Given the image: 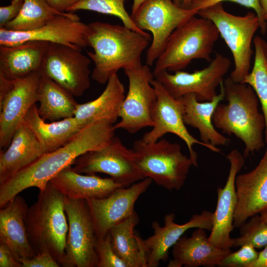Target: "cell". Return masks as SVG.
Returning <instances> with one entry per match:
<instances>
[{
  "instance_id": "obj_1",
  "label": "cell",
  "mask_w": 267,
  "mask_h": 267,
  "mask_svg": "<svg viewBox=\"0 0 267 267\" xmlns=\"http://www.w3.org/2000/svg\"><path fill=\"white\" fill-rule=\"evenodd\" d=\"M115 130L114 124L107 120L94 121L82 128L63 146L44 154L0 183V208L26 189H44L53 178L73 165L81 155L109 143L115 136Z\"/></svg>"
},
{
  "instance_id": "obj_2",
  "label": "cell",
  "mask_w": 267,
  "mask_h": 267,
  "mask_svg": "<svg viewBox=\"0 0 267 267\" xmlns=\"http://www.w3.org/2000/svg\"><path fill=\"white\" fill-rule=\"evenodd\" d=\"M88 25V46L93 52H88L94 68L91 78L104 84L123 69H134L141 67V54L150 39L124 25L94 22Z\"/></svg>"
},
{
  "instance_id": "obj_3",
  "label": "cell",
  "mask_w": 267,
  "mask_h": 267,
  "mask_svg": "<svg viewBox=\"0 0 267 267\" xmlns=\"http://www.w3.org/2000/svg\"><path fill=\"white\" fill-rule=\"evenodd\" d=\"M226 103H219L212 116L214 127L224 134H234L244 144L243 155L262 149L266 143V122L260 111L259 99L252 87L237 83L230 77L223 82Z\"/></svg>"
},
{
  "instance_id": "obj_4",
  "label": "cell",
  "mask_w": 267,
  "mask_h": 267,
  "mask_svg": "<svg viewBox=\"0 0 267 267\" xmlns=\"http://www.w3.org/2000/svg\"><path fill=\"white\" fill-rule=\"evenodd\" d=\"M28 208L25 222L30 243L36 254L48 250L64 267L68 223L65 195L49 182Z\"/></svg>"
},
{
  "instance_id": "obj_5",
  "label": "cell",
  "mask_w": 267,
  "mask_h": 267,
  "mask_svg": "<svg viewBox=\"0 0 267 267\" xmlns=\"http://www.w3.org/2000/svg\"><path fill=\"white\" fill-rule=\"evenodd\" d=\"M220 34L210 20L195 16L176 29L156 61L153 74L166 70L181 71L192 60L211 62V53Z\"/></svg>"
},
{
  "instance_id": "obj_6",
  "label": "cell",
  "mask_w": 267,
  "mask_h": 267,
  "mask_svg": "<svg viewBox=\"0 0 267 267\" xmlns=\"http://www.w3.org/2000/svg\"><path fill=\"white\" fill-rule=\"evenodd\" d=\"M132 149L143 177L169 191L181 189L193 166L190 157L182 153L179 144L165 138L153 142L140 138L133 143Z\"/></svg>"
},
{
  "instance_id": "obj_7",
  "label": "cell",
  "mask_w": 267,
  "mask_h": 267,
  "mask_svg": "<svg viewBox=\"0 0 267 267\" xmlns=\"http://www.w3.org/2000/svg\"><path fill=\"white\" fill-rule=\"evenodd\" d=\"M197 14L210 20L217 28L233 56L234 68L229 77L235 82L243 83L250 73L253 53L252 43L260 28L256 13L234 15L224 10L220 2L200 9Z\"/></svg>"
},
{
  "instance_id": "obj_8",
  "label": "cell",
  "mask_w": 267,
  "mask_h": 267,
  "mask_svg": "<svg viewBox=\"0 0 267 267\" xmlns=\"http://www.w3.org/2000/svg\"><path fill=\"white\" fill-rule=\"evenodd\" d=\"M198 12L180 7L173 0H146L141 4L131 17L139 29L149 31L153 35L146 53V65L151 66L156 61L173 32Z\"/></svg>"
},
{
  "instance_id": "obj_9",
  "label": "cell",
  "mask_w": 267,
  "mask_h": 267,
  "mask_svg": "<svg viewBox=\"0 0 267 267\" xmlns=\"http://www.w3.org/2000/svg\"><path fill=\"white\" fill-rule=\"evenodd\" d=\"M40 71L8 80L0 78V148L5 149L30 109L38 102Z\"/></svg>"
},
{
  "instance_id": "obj_10",
  "label": "cell",
  "mask_w": 267,
  "mask_h": 267,
  "mask_svg": "<svg viewBox=\"0 0 267 267\" xmlns=\"http://www.w3.org/2000/svg\"><path fill=\"white\" fill-rule=\"evenodd\" d=\"M73 165L78 173L107 174L124 187L145 178L137 166L133 150L116 136L103 147L81 155Z\"/></svg>"
},
{
  "instance_id": "obj_11",
  "label": "cell",
  "mask_w": 267,
  "mask_h": 267,
  "mask_svg": "<svg viewBox=\"0 0 267 267\" xmlns=\"http://www.w3.org/2000/svg\"><path fill=\"white\" fill-rule=\"evenodd\" d=\"M124 70L129 81V89L121 106V120L114 124V128L134 134L154 125L152 112L157 95L151 81L154 76L147 65Z\"/></svg>"
},
{
  "instance_id": "obj_12",
  "label": "cell",
  "mask_w": 267,
  "mask_h": 267,
  "mask_svg": "<svg viewBox=\"0 0 267 267\" xmlns=\"http://www.w3.org/2000/svg\"><path fill=\"white\" fill-rule=\"evenodd\" d=\"M90 59L81 50L49 43L40 71L74 96H80L89 88Z\"/></svg>"
},
{
  "instance_id": "obj_13",
  "label": "cell",
  "mask_w": 267,
  "mask_h": 267,
  "mask_svg": "<svg viewBox=\"0 0 267 267\" xmlns=\"http://www.w3.org/2000/svg\"><path fill=\"white\" fill-rule=\"evenodd\" d=\"M151 84L155 89L157 99L152 112L154 125L151 131L143 134L142 139L144 141L153 142L167 134H174L186 144L195 167L198 166V156L193 149L194 144H200L214 152H221L220 148L198 140L188 131L183 121L184 107L181 98L173 97L156 79L152 80Z\"/></svg>"
},
{
  "instance_id": "obj_14",
  "label": "cell",
  "mask_w": 267,
  "mask_h": 267,
  "mask_svg": "<svg viewBox=\"0 0 267 267\" xmlns=\"http://www.w3.org/2000/svg\"><path fill=\"white\" fill-rule=\"evenodd\" d=\"M65 211L68 231L64 267H96L97 238L86 200L65 196Z\"/></svg>"
},
{
  "instance_id": "obj_15",
  "label": "cell",
  "mask_w": 267,
  "mask_h": 267,
  "mask_svg": "<svg viewBox=\"0 0 267 267\" xmlns=\"http://www.w3.org/2000/svg\"><path fill=\"white\" fill-rule=\"evenodd\" d=\"M230 65L229 58L216 53L209 64L201 70L192 73L178 71L174 74L164 70L154 76L155 79L175 98L193 93L198 101H207L212 100L217 95L216 88L223 81Z\"/></svg>"
},
{
  "instance_id": "obj_16",
  "label": "cell",
  "mask_w": 267,
  "mask_h": 267,
  "mask_svg": "<svg viewBox=\"0 0 267 267\" xmlns=\"http://www.w3.org/2000/svg\"><path fill=\"white\" fill-rule=\"evenodd\" d=\"M88 25L71 12L58 15L34 30L15 32L0 28V45L12 46L28 41H42L64 44L82 50L88 46Z\"/></svg>"
},
{
  "instance_id": "obj_17",
  "label": "cell",
  "mask_w": 267,
  "mask_h": 267,
  "mask_svg": "<svg viewBox=\"0 0 267 267\" xmlns=\"http://www.w3.org/2000/svg\"><path fill=\"white\" fill-rule=\"evenodd\" d=\"M152 182L151 178H146L129 186L119 188L106 197L86 200L97 239L104 238L112 227L134 214L135 203Z\"/></svg>"
},
{
  "instance_id": "obj_18",
  "label": "cell",
  "mask_w": 267,
  "mask_h": 267,
  "mask_svg": "<svg viewBox=\"0 0 267 267\" xmlns=\"http://www.w3.org/2000/svg\"><path fill=\"white\" fill-rule=\"evenodd\" d=\"M230 163L228 175L223 188L217 189L218 200L213 213V227L209 240L214 246L224 250L232 247L230 234L233 230L234 215L237 198L235 178L245 163V157L238 150H232L226 156Z\"/></svg>"
},
{
  "instance_id": "obj_19",
  "label": "cell",
  "mask_w": 267,
  "mask_h": 267,
  "mask_svg": "<svg viewBox=\"0 0 267 267\" xmlns=\"http://www.w3.org/2000/svg\"><path fill=\"white\" fill-rule=\"evenodd\" d=\"M213 218V213L204 210L199 214L193 215L187 222L182 224L175 222L174 213L165 215L163 226L157 221L152 222L153 234L143 240L147 255V267H157L161 261H166L170 249L187 230L201 228L211 231Z\"/></svg>"
},
{
  "instance_id": "obj_20",
  "label": "cell",
  "mask_w": 267,
  "mask_h": 267,
  "mask_svg": "<svg viewBox=\"0 0 267 267\" xmlns=\"http://www.w3.org/2000/svg\"><path fill=\"white\" fill-rule=\"evenodd\" d=\"M235 188L237 203L233 225L239 228L250 218L267 209V145L258 165L236 176Z\"/></svg>"
},
{
  "instance_id": "obj_21",
  "label": "cell",
  "mask_w": 267,
  "mask_h": 267,
  "mask_svg": "<svg viewBox=\"0 0 267 267\" xmlns=\"http://www.w3.org/2000/svg\"><path fill=\"white\" fill-rule=\"evenodd\" d=\"M28 209L25 200L17 195L0 210V243L7 245L19 262L36 255L27 231L25 218Z\"/></svg>"
},
{
  "instance_id": "obj_22",
  "label": "cell",
  "mask_w": 267,
  "mask_h": 267,
  "mask_svg": "<svg viewBox=\"0 0 267 267\" xmlns=\"http://www.w3.org/2000/svg\"><path fill=\"white\" fill-rule=\"evenodd\" d=\"M231 251L213 245L205 229L196 228L191 236L182 235L172 247V256L169 267H213L221 265Z\"/></svg>"
},
{
  "instance_id": "obj_23",
  "label": "cell",
  "mask_w": 267,
  "mask_h": 267,
  "mask_svg": "<svg viewBox=\"0 0 267 267\" xmlns=\"http://www.w3.org/2000/svg\"><path fill=\"white\" fill-rule=\"evenodd\" d=\"M49 182L64 195L75 200L104 198L124 187L111 178L78 173L71 166L61 171Z\"/></svg>"
},
{
  "instance_id": "obj_24",
  "label": "cell",
  "mask_w": 267,
  "mask_h": 267,
  "mask_svg": "<svg viewBox=\"0 0 267 267\" xmlns=\"http://www.w3.org/2000/svg\"><path fill=\"white\" fill-rule=\"evenodd\" d=\"M46 152L35 134L24 121L11 140L0 152V183L31 165Z\"/></svg>"
},
{
  "instance_id": "obj_25",
  "label": "cell",
  "mask_w": 267,
  "mask_h": 267,
  "mask_svg": "<svg viewBox=\"0 0 267 267\" xmlns=\"http://www.w3.org/2000/svg\"><path fill=\"white\" fill-rule=\"evenodd\" d=\"M223 82L220 85V93L211 101H199L193 93L180 97L184 107L183 121L185 125L198 130L201 141L215 146L225 145L230 140L218 132L212 123V116L216 107L224 99Z\"/></svg>"
},
{
  "instance_id": "obj_26",
  "label": "cell",
  "mask_w": 267,
  "mask_h": 267,
  "mask_svg": "<svg viewBox=\"0 0 267 267\" xmlns=\"http://www.w3.org/2000/svg\"><path fill=\"white\" fill-rule=\"evenodd\" d=\"M49 43L28 41L12 45H0V78L8 80L40 71Z\"/></svg>"
},
{
  "instance_id": "obj_27",
  "label": "cell",
  "mask_w": 267,
  "mask_h": 267,
  "mask_svg": "<svg viewBox=\"0 0 267 267\" xmlns=\"http://www.w3.org/2000/svg\"><path fill=\"white\" fill-rule=\"evenodd\" d=\"M125 97L124 87L117 74L114 75L109 78L106 88L98 97L77 104L74 117L84 126L103 119L115 124L119 118Z\"/></svg>"
},
{
  "instance_id": "obj_28",
  "label": "cell",
  "mask_w": 267,
  "mask_h": 267,
  "mask_svg": "<svg viewBox=\"0 0 267 267\" xmlns=\"http://www.w3.org/2000/svg\"><path fill=\"white\" fill-rule=\"evenodd\" d=\"M24 121L33 132L46 153L66 144L85 127L74 117L46 122L39 114L36 104L27 112Z\"/></svg>"
},
{
  "instance_id": "obj_29",
  "label": "cell",
  "mask_w": 267,
  "mask_h": 267,
  "mask_svg": "<svg viewBox=\"0 0 267 267\" xmlns=\"http://www.w3.org/2000/svg\"><path fill=\"white\" fill-rule=\"evenodd\" d=\"M139 221L135 212L112 227L108 232L114 251L128 267H147V255L143 240L134 232Z\"/></svg>"
},
{
  "instance_id": "obj_30",
  "label": "cell",
  "mask_w": 267,
  "mask_h": 267,
  "mask_svg": "<svg viewBox=\"0 0 267 267\" xmlns=\"http://www.w3.org/2000/svg\"><path fill=\"white\" fill-rule=\"evenodd\" d=\"M38 102L39 114L44 120L50 122L74 117L78 104L73 95L43 75Z\"/></svg>"
},
{
  "instance_id": "obj_31",
  "label": "cell",
  "mask_w": 267,
  "mask_h": 267,
  "mask_svg": "<svg viewBox=\"0 0 267 267\" xmlns=\"http://www.w3.org/2000/svg\"><path fill=\"white\" fill-rule=\"evenodd\" d=\"M67 13L52 7L47 0H24L18 15L2 28L15 32L30 31L43 26L56 15Z\"/></svg>"
},
{
  "instance_id": "obj_32",
  "label": "cell",
  "mask_w": 267,
  "mask_h": 267,
  "mask_svg": "<svg viewBox=\"0 0 267 267\" xmlns=\"http://www.w3.org/2000/svg\"><path fill=\"white\" fill-rule=\"evenodd\" d=\"M255 57L253 68L243 83L250 86L255 92L262 106L266 128L265 140L267 142V43L259 36L253 39Z\"/></svg>"
},
{
  "instance_id": "obj_33",
  "label": "cell",
  "mask_w": 267,
  "mask_h": 267,
  "mask_svg": "<svg viewBox=\"0 0 267 267\" xmlns=\"http://www.w3.org/2000/svg\"><path fill=\"white\" fill-rule=\"evenodd\" d=\"M126 0H80L68 8L66 11L87 10L114 15L118 17L125 26L150 39V35L139 29L126 10L124 3Z\"/></svg>"
},
{
  "instance_id": "obj_34",
  "label": "cell",
  "mask_w": 267,
  "mask_h": 267,
  "mask_svg": "<svg viewBox=\"0 0 267 267\" xmlns=\"http://www.w3.org/2000/svg\"><path fill=\"white\" fill-rule=\"evenodd\" d=\"M240 236L232 238V247L249 244L256 249L267 245V223L258 214L250 218L240 227Z\"/></svg>"
},
{
  "instance_id": "obj_35",
  "label": "cell",
  "mask_w": 267,
  "mask_h": 267,
  "mask_svg": "<svg viewBox=\"0 0 267 267\" xmlns=\"http://www.w3.org/2000/svg\"><path fill=\"white\" fill-rule=\"evenodd\" d=\"M95 251L97 257L96 267H128L114 251L109 233L101 239H97Z\"/></svg>"
},
{
  "instance_id": "obj_36",
  "label": "cell",
  "mask_w": 267,
  "mask_h": 267,
  "mask_svg": "<svg viewBox=\"0 0 267 267\" xmlns=\"http://www.w3.org/2000/svg\"><path fill=\"white\" fill-rule=\"evenodd\" d=\"M259 252L253 246L246 244L237 251L230 252L220 266L227 267H250L257 259Z\"/></svg>"
},
{
  "instance_id": "obj_37",
  "label": "cell",
  "mask_w": 267,
  "mask_h": 267,
  "mask_svg": "<svg viewBox=\"0 0 267 267\" xmlns=\"http://www.w3.org/2000/svg\"><path fill=\"white\" fill-rule=\"evenodd\" d=\"M229 1L237 3L242 6L253 9L259 20L260 29L262 34L265 35L267 30V23L265 20L259 0H200L192 3L191 9L198 11L218 2Z\"/></svg>"
},
{
  "instance_id": "obj_38",
  "label": "cell",
  "mask_w": 267,
  "mask_h": 267,
  "mask_svg": "<svg viewBox=\"0 0 267 267\" xmlns=\"http://www.w3.org/2000/svg\"><path fill=\"white\" fill-rule=\"evenodd\" d=\"M22 267H59L58 262L48 250L37 254L29 259L20 260Z\"/></svg>"
},
{
  "instance_id": "obj_39",
  "label": "cell",
  "mask_w": 267,
  "mask_h": 267,
  "mask_svg": "<svg viewBox=\"0 0 267 267\" xmlns=\"http://www.w3.org/2000/svg\"><path fill=\"white\" fill-rule=\"evenodd\" d=\"M24 2V0H12L10 4L0 7V28L18 15Z\"/></svg>"
},
{
  "instance_id": "obj_40",
  "label": "cell",
  "mask_w": 267,
  "mask_h": 267,
  "mask_svg": "<svg viewBox=\"0 0 267 267\" xmlns=\"http://www.w3.org/2000/svg\"><path fill=\"white\" fill-rule=\"evenodd\" d=\"M0 267H22L20 262L14 258L9 247L0 243Z\"/></svg>"
},
{
  "instance_id": "obj_41",
  "label": "cell",
  "mask_w": 267,
  "mask_h": 267,
  "mask_svg": "<svg viewBox=\"0 0 267 267\" xmlns=\"http://www.w3.org/2000/svg\"><path fill=\"white\" fill-rule=\"evenodd\" d=\"M80 0H47L49 5L56 10L65 12L68 8Z\"/></svg>"
},
{
  "instance_id": "obj_42",
  "label": "cell",
  "mask_w": 267,
  "mask_h": 267,
  "mask_svg": "<svg viewBox=\"0 0 267 267\" xmlns=\"http://www.w3.org/2000/svg\"><path fill=\"white\" fill-rule=\"evenodd\" d=\"M250 267H267V245L259 252L257 259Z\"/></svg>"
},
{
  "instance_id": "obj_43",
  "label": "cell",
  "mask_w": 267,
  "mask_h": 267,
  "mask_svg": "<svg viewBox=\"0 0 267 267\" xmlns=\"http://www.w3.org/2000/svg\"><path fill=\"white\" fill-rule=\"evenodd\" d=\"M265 20L267 22V0H259Z\"/></svg>"
},
{
  "instance_id": "obj_44",
  "label": "cell",
  "mask_w": 267,
  "mask_h": 267,
  "mask_svg": "<svg viewBox=\"0 0 267 267\" xmlns=\"http://www.w3.org/2000/svg\"><path fill=\"white\" fill-rule=\"evenodd\" d=\"M146 0H134L131 16L133 15L141 4Z\"/></svg>"
},
{
  "instance_id": "obj_45",
  "label": "cell",
  "mask_w": 267,
  "mask_h": 267,
  "mask_svg": "<svg viewBox=\"0 0 267 267\" xmlns=\"http://www.w3.org/2000/svg\"><path fill=\"white\" fill-rule=\"evenodd\" d=\"M261 219L267 223V209L260 213Z\"/></svg>"
},
{
  "instance_id": "obj_46",
  "label": "cell",
  "mask_w": 267,
  "mask_h": 267,
  "mask_svg": "<svg viewBox=\"0 0 267 267\" xmlns=\"http://www.w3.org/2000/svg\"><path fill=\"white\" fill-rule=\"evenodd\" d=\"M192 0V3L194 2L197 1H199V0Z\"/></svg>"
}]
</instances>
